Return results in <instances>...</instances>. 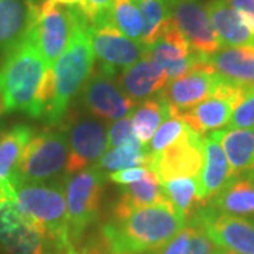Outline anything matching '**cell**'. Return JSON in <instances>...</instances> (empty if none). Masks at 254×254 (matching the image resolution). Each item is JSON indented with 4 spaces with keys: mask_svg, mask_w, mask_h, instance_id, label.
Instances as JSON below:
<instances>
[{
    "mask_svg": "<svg viewBox=\"0 0 254 254\" xmlns=\"http://www.w3.org/2000/svg\"><path fill=\"white\" fill-rule=\"evenodd\" d=\"M93 64L95 55L89 37V23L86 21L78 27L65 53L51 66V100L43 116L47 125L57 126L63 122L69 102L93 72Z\"/></svg>",
    "mask_w": 254,
    "mask_h": 254,
    "instance_id": "cell-3",
    "label": "cell"
},
{
    "mask_svg": "<svg viewBox=\"0 0 254 254\" xmlns=\"http://www.w3.org/2000/svg\"><path fill=\"white\" fill-rule=\"evenodd\" d=\"M106 180L108 174L91 167L71 174L64 181L69 239L78 252H82L81 242L85 232L99 216Z\"/></svg>",
    "mask_w": 254,
    "mask_h": 254,
    "instance_id": "cell-5",
    "label": "cell"
},
{
    "mask_svg": "<svg viewBox=\"0 0 254 254\" xmlns=\"http://www.w3.org/2000/svg\"><path fill=\"white\" fill-rule=\"evenodd\" d=\"M89 37L93 55L100 63L99 69L113 76L147 55V48L122 34L110 23L109 17L89 24Z\"/></svg>",
    "mask_w": 254,
    "mask_h": 254,
    "instance_id": "cell-8",
    "label": "cell"
},
{
    "mask_svg": "<svg viewBox=\"0 0 254 254\" xmlns=\"http://www.w3.org/2000/svg\"><path fill=\"white\" fill-rule=\"evenodd\" d=\"M27 1H30V3H33V4H36V6H41L44 0H27Z\"/></svg>",
    "mask_w": 254,
    "mask_h": 254,
    "instance_id": "cell-43",
    "label": "cell"
},
{
    "mask_svg": "<svg viewBox=\"0 0 254 254\" xmlns=\"http://www.w3.org/2000/svg\"><path fill=\"white\" fill-rule=\"evenodd\" d=\"M116 81L120 89L137 103L158 95L167 86L168 76L153 58L145 55L118 75Z\"/></svg>",
    "mask_w": 254,
    "mask_h": 254,
    "instance_id": "cell-20",
    "label": "cell"
},
{
    "mask_svg": "<svg viewBox=\"0 0 254 254\" xmlns=\"http://www.w3.org/2000/svg\"><path fill=\"white\" fill-rule=\"evenodd\" d=\"M212 254H239V253H235V252H230V250H225V249L216 247V249L213 250V253Z\"/></svg>",
    "mask_w": 254,
    "mask_h": 254,
    "instance_id": "cell-41",
    "label": "cell"
},
{
    "mask_svg": "<svg viewBox=\"0 0 254 254\" xmlns=\"http://www.w3.org/2000/svg\"><path fill=\"white\" fill-rule=\"evenodd\" d=\"M229 127L233 128H249L254 127V89L245 92L240 103L232 115Z\"/></svg>",
    "mask_w": 254,
    "mask_h": 254,
    "instance_id": "cell-33",
    "label": "cell"
},
{
    "mask_svg": "<svg viewBox=\"0 0 254 254\" xmlns=\"http://www.w3.org/2000/svg\"><path fill=\"white\" fill-rule=\"evenodd\" d=\"M247 89L235 86L225 79L213 96L202 100L190 109L175 113L198 134H209L222 127L229 126L232 115Z\"/></svg>",
    "mask_w": 254,
    "mask_h": 254,
    "instance_id": "cell-14",
    "label": "cell"
},
{
    "mask_svg": "<svg viewBox=\"0 0 254 254\" xmlns=\"http://www.w3.org/2000/svg\"><path fill=\"white\" fill-rule=\"evenodd\" d=\"M148 171V167L143 165V167H133V168H126V170H120V171H115L108 175L110 181L119 184V185H130L133 182L140 181L145 174Z\"/></svg>",
    "mask_w": 254,
    "mask_h": 254,
    "instance_id": "cell-37",
    "label": "cell"
},
{
    "mask_svg": "<svg viewBox=\"0 0 254 254\" xmlns=\"http://www.w3.org/2000/svg\"><path fill=\"white\" fill-rule=\"evenodd\" d=\"M233 178L236 177L230 168L223 148L209 133L208 137H203V164L198 175L199 195L203 205L218 195Z\"/></svg>",
    "mask_w": 254,
    "mask_h": 254,
    "instance_id": "cell-21",
    "label": "cell"
},
{
    "mask_svg": "<svg viewBox=\"0 0 254 254\" xmlns=\"http://www.w3.org/2000/svg\"><path fill=\"white\" fill-rule=\"evenodd\" d=\"M120 190V198L113 208L112 216H123L134 209L170 205L161 182L158 181L157 175L150 168L140 181L125 185V188Z\"/></svg>",
    "mask_w": 254,
    "mask_h": 254,
    "instance_id": "cell-25",
    "label": "cell"
},
{
    "mask_svg": "<svg viewBox=\"0 0 254 254\" xmlns=\"http://www.w3.org/2000/svg\"><path fill=\"white\" fill-rule=\"evenodd\" d=\"M203 164V137L190 128L171 147L150 155L147 167L165 182L182 177H198Z\"/></svg>",
    "mask_w": 254,
    "mask_h": 254,
    "instance_id": "cell-12",
    "label": "cell"
},
{
    "mask_svg": "<svg viewBox=\"0 0 254 254\" xmlns=\"http://www.w3.org/2000/svg\"><path fill=\"white\" fill-rule=\"evenodd\" d=\"M0 98L3 110L24 112L43 118L51 100V68H48L28 37L0 66Z\"/></svg>",
    "mask_w": 254,
    "mask_h": 254,
    "instance_id": "cell-1",
    "label": "cell"
},
{
    "mask_svg": "<svg viewBox=\"0 0 254 254\" xmlns=\"http://www.w3.org/2000/svg\"><path fill=\"white\" fill-rule=\"evenodd\" d=\"M134 1H141V0H134Z\"/></svg>",
    "mask_w": 254,
    "mask_h": 254,
    "instance_id": "cell-45",
    "label": "cell"
},
{
    "mask_svg": "<svg viewBox=\"0 0 254 254\" xmlns=\"http://www.w3.org/2000/svg\"><path fill=\"white\" fill-rule=\"evenodd\" d=\"M193 225V233H192V239H190V254H212L213 250L216 249V246L210 242L203 230L199 226H196L193 222H190Z\"/></svg>",
    "mask_w": 254,
    "mask_h": 254,
    "instance_id": "cell-38",
    "label": "cell"
},
{
    "mask_svg": "<svg viewBox=\"0 0 254 254\" xmlns=\"http://www.w3.org/2000/svg\"><path fill=\"white\" fill-rule=\"evenodd\" d=\"M206 11L220 46L232 48L254 47V33L252 28L226 0H209Z\"/></svg>",
    "mask_w": 254,
    "mask_h": 254,
    "instance_id": "cell-23",
    "label": "cell"
},
{
    "mask_svg": "<svg viewBox=\"0 0 254 254\" xmlns=\"http://www.w3.org/2000/svg\"><path fill=\"white\" fill-rule=\"evenodd\" d=\"M0 112H1V110H0Z\"/></svg>",
    "mask_w": 254,
    "mask_h": 254,
    "instance_id": "cell-46",
    "label": "cell"
},
{
    "mask_svg": "<svg viewBox=\"0 0 254 254\" xmlns=\"http://www.w3.org/2000/svg\"><path fill=\"white\" fill-rule=\"evenodd\" d=\"M147 55L165 71L168 82L190 72L196 64L203 61L175 27L173 18L165 24L154 43L147 47Z\"/></svg>",
    "mask_w": 254,
    "mask_h": 254,
    "instance_id": "cell-17",
    "label": "cell"
},
{
    "mask_svg": "<svg viewBox=\"0 0 254 254\" xmlns=\"http://www.w3.org/2000/svg\"><path fill=\"white\" fill-rule=\"evenodd\" d=\"M205 63L229 83L247 91L254 89V47H222Z\"/></svg>",
    "mask_w": 254,
    "mask_h": 254,
    "instance_id": "cell-22",
    "label": "cell"
},
{
    "mask_svg": "<svg viewBox=\"0 0 254 254\" xmlns=\"http://www.w3.org/2000/svg\"><path fill=\"white\" fill-rule=\"evenodd\" d=\"M222 81L220 75L203 60L190 72L168 82L157 96L170 106L171 115H175L213 96Z\"/></svg>",
    "mask_w": 254,
    "mask_h": 254,
    "instance_id": "cell-11",
    "label": "cell"
},
{
    "mask_svg": "<svg viewBox=\"0 0 254 254\" xmlns=\"http://www.w3.org/2000/svg\"><path fill=\"white\" fill-rule=\"evenodd\" d=\"M40 6L27 0H0V51L9 54L30 34Z\"/></svg>",
    "mask_w": 254,
    "mask_h": 254,
    "instance_id": "cell-19",
    "label": "cell"
},
{
    "mask_svg": "<svg viewBox=\"0 0 254 254\" xmlns=\"http://www.w3.org/2000/svg\"><path fill=\"white\" fill-rule=\"evenodd\" d=\"M161 185L174 212L187 222L198 212V209L205 206L200 199L198 177L174 178Z\"/></svg>",
    "mask_w": 254,
    "mask_h": 254,
    "instance_id": "cell-27",
    "label": "cell"
},
{
    "mask_svg": "<svg viewBox=\"0 0 254 254\" xmlns=\"http://www.w3.org/2000/svg\"><path fill=\"white\" fill-rule=\"evenodd\" d=\"M54 3H58V4H64V6H81L83 0H53Z\"/></svg>",
    "mask_w": 254,
    "mask_h": 254,
    "instance_id": "cell-40",
    "label": "cell"
},
{
    "mask_svg": "<svg viewBox=\"0 0 254 254\" xmlns=\"http://www.w3.org/2000/svg\"><path fill=\"white\" fill-rule=\"evenodd\" d=\"M206 205L227 215L254 218V177L240 175L233 178Z\"/></svg>",
    "mask_w": 254,
    "mask_h": 254,
    "instance_id": "cell-26",
    "label": "cell"
},
{
    "mask_svg": "<svg viewBox=\"0 0 254 254\" xmlns=\"http://www.w3.org/2000/svg\"><path fill=\"white\" fill-rule=\"evenodd\" d=\"M219 141L235 177H254V127L216 130L210 133Z\"/></svg>",
    "mask_w": 254,
    "mask_h": 254,
    "instance_id": "cell-24",
    "label": "cell"
},
{
    "mask_svg": "<svg viewBox=\"0 0 254 254\" xmlns=\"http://www.w3.org/2000/svg\"><path fill=\"white\" fill-rule=\"evenodd\" d=\"M33 137V128L16 126L0 138V202L14 199L20 180V161L26 145Z\"/></svg>",
    "mask_w": 254,
    "mask_h": 254,
    "instance_id": "cell-18",
    "label": "cell"
},
{
    "mask_svg": "<svg viewBox=\"0 0 254 254\" xmlns=\"http://www.w3.org/2000/svg\"><path fill=\"white\" fill-rule=\"evenodd\" d=\"M109 21L122 34L141 43L143 18L134 0H115L109 13Z\"/></svg>",
    "mask_w": 254,
    "mask_h": 254,
    "instance_id": "cell-31",
    "label": "cell"
},
{
    "mask_svg": "<svg viewBox=\"0 0 254 254\" xmlns=\"http://www.w3.org/2000/svg\"><path fill=\"white\" fill-rule=\"evenodd\" d=\"M190 130V127L180 116L171 115L157 128L154 136L151 137L150 144L147 145L150 155H155L171 147L181 137H184Z\"/></svg>",
    "mask_w": 254,
    "mask_h": 254,
    "instance_id": "cell-32",
    "label": "cell"
},
{
    "mask_svg": "<svg viewBox=\"0 0 254 254\" xmlns=\"http://www.w3.org/2000/svg\"><path fill=\"white\" fill-rule=\"evenodd\" d=\"M143 18L141 44L150 47L171 20V0H141L137 1Z\"/></svg>",
    "mask_w": 254,
    "mask_h": 254,
    "instance_id": "cell-30",
    "label": "cell"
},
{
    "mask_svg": "<svg viewBox=\"0 0 254 254\" xmlns=\"http://www.w3.org/2000/svg\"><path fill=\"white\" fill-rule=\"evenodd\" d=\"M14 205L51 240L57 254H81L69 239L68 212L63 184L21 182L14 193Z\"/></svg>",
    "mask_w": 254,
    "mask_h": 254,
    "instance_id": "cell-4",
    "label": "cell"
},
{
    "mask_svg": "<svg viewBox=\"0 0 254 254\" xmlns=\"http://www.w3.org/2000/svg\"><path fill=\"white\" fill-rule=\"evenodd\" d=\"M170 116H171L170 106L158 96L143 100L131 116L133 131L137 140L145 145V143H148L151 137L154 136L157 128Z\"/></svg>",
    "mask_w": 254,
    "mask_h": 254,
    "instance_id": "cell-28",
    "label": "cell"
},
{
    "mask_svg": "<svg viewBox=\"0 0 254 254\" xmlns=\"http://www.w3.org/2000/svg\"><path fill=\"white\" fill-rule=\"evenodd\" d=\"M171 18L190 48L203 60L222 48L200 0H171Z\"/></svg>",
    "mask_w": 254,
    "mask_h": 254,
    "instance_id": "cell-15",
    "label": "cell"
},
{
    "mask_svg": "<svg viewBox=\"0 0 254 254\" xmlns=\"http://www.w3.org/2000/svg\"><path fill=\"white\" fill-rule=\"evenodd\" d=\"M69 155L65 131L46 130L31 137L20 161V180L26 184H41L66 167Z\"/></svg>",
    "mask_w": 254,
    "mask_h": 254,
    "instance_id": "cell-7",
    "label": "cell"
},
{
    "mask_svg": "<svg viewBox=\"0 0 254 254\" xmlns=\"http://www.w3.org/2000/svg\"><path fill=\"white\" fill-rule=\"evenodd\" d=\"M82 89L83 106L103 122H116L127 118L137 105L120 89L115 76L102 69L93 71Z\"/></svg>",
    "mask_w": 254,
    "mask_h": 254,
    "instance_id": "cell-13",
    "label": "cell"
},
{
    "mask_svg": "<svg viewBox=\"0 0 254 254\" xmlns=\"http://www.w3.org/2000/svg\"><path fill=\"white\" fill-rule=\"evenodd\" d=\"M148 158L150 153L147 145L141 144L140 141H134L116 148H108V151L103 153L99 161L93 167L99 168L105 174L115 173L126 168L147 165Z\"/></svg>",
    "mask_w": 254,
    "mask_h": 254,
    "instance_id": "cell-29",
    "label": "cell"
},
{
    "mask_svg": "<svg viewBox=\"0 0 254 254\" xmlns=\"http://www.w3.org/2000/svg\"><path fill=\"white\" fill-rule=\"evenodd\" d=\"M199 226L216 247L239 254H254V220L222 213L205 205L188 220Z\"/></svg>",
    "mask_w": 254,
    "mask_h": 254,
    "instance_id": "cell-9",
    "label": "cell"
},
{
    "mask_svg": "<svg viewBox=\"0 0 254 254\" xmlns=\"http://www.w3.org/2000/svg\"><path fill=\"white\" fill-rule=\"evenodd\" d=\"M187 223L170 205H157L112 216L100 227V237L109 254H153Z\"/></svg>",
    "mask_w": 254,
    "mask_h": 254,
    "instance_id": "cell-2",
    "label": "cell"
},
{
    "mask_svg": "<svg viewBox=\"0 0 254 254\" xmlns=\"http://www.w3.org/2000/svg\"><path fill=\"white\" fill-rule=\"evenodd\" d=\"M69 155L66 161V173L75 174L93 167L109 148L108 130L98 120L89 118L75 119L68 131Z\"/></svg>",
    "mask_w": 254,
    "mask_h": 254,
    "instance_id": "cell-16",
    "label": "cell"
},
{
    "mask_svg": "<svg viewBox=\"0 0 254 254\" xmlns=\"http://www.w3.org/2000/svg\"><path fill=\"white\" fill-rule=\"evenodd\" d=\"M192 233H193V225L188 222L187 226L182 227L168 243H165L161 249H158L153 254H190Z\"/></svg>",
    "mask_w": 254,
    "mask_h": 254,
    "instance_id": "cell-35",
    "label": "cell"
},
{
    "mask_svg": "<svg viewBox=\"0 0 254 254\" xmlns=\"http://www.w3.org/2000/svg\"><path fill=\"white\" fill-rule=\"evenodd\" d=\"M0 110H3V103H1V98H0Z\"/></svg>",
    "mask_w": 254,
    "mask_h": 254,
    "instance_id": "cell-44",
    "label": "cell"
},
{
    "mask_svg": "<svg viewBox=\"0 0 254 254\" xmlns=\"http://www.w3.org/2000/svg\"><path fill=\"white\" fill-rule=\"evenodd\" d=\"M0 246L9 254H57L44 230L26 218L13 200L0 202Z\"/></svg>",
    "mask_w": 254,
    "mask_h": 254,
    "instance_id": "cell-10",
    "label": "cell"
},
{
    "mask_svg": "<svg viewBox=\"0 0 254 254\" xmlns=\"http://www.w3.org/2000/svg\"><path fill=\"white\" fill-rule=\"evenodd\" d=\"M81 254H105V253H100V252H96V250H82Z\"/></svg>",
    "mask_w": 254,
    "mask_h": 254,
    "instance_id": "cell-42",
    "label": "cell"
},
{
    "mask_svg": "<svg viewBox=\"0 0 254 254\" xmlns=\"http://www.w3.org/2000/svg\"><path fill=\"white\" fill-rule=\"evenodd\" d=\"M138 141L136 134L133 131V123H131V116L116 120L108 131V143L109 148H116L122 145L128 144Z\"/></svg>",
    "mask_w": 254,
    "mask_h": 254,
    "instance_id": "cell-34",
    "label": "cell"
},
{
    "mask_svg": "<svg viewBox=\"0 0 254 254\" xmlns=\"http://www.w3.org/2000/svg\"><path fill=\"white\" fill-rule=\"evenodd\" d=\"M86 21L88 20L79 7H61L53 0L43 1L30 37L48 68H51L65 53L75 31Z\"/></svg>",
    "mask_w": 254,
    "mask_h": 254,
    "instance_id": "cell-6",
    "label": "cell"
},
{
    "mask_svg": "<svg viewBox=\"0 0 254 254\" xmlns=\"http://www.w3.org/2000/svg\"><path fill=\"white\" fill-rule=\"evenodd\" d=\"M254 33V0H226Z\"/></svg>",
    "mask_w": 254,
    "mask_h": 254,
    "instance_id": "cell-39",
    "label": "cell"
},
{
    "mask_svg": "<svg viewBox=\"0 0 254 254\" xmlns=\"http://www.w3.org/2000/svg\"><path fill=\"white\" fill-rule=\"evenodd\" d=\"M115 0H83L79 9L86 17L89 24L106 20L109 17L110 10Z\"/></svg>",
    "mask_w": 254,
    "mask_h": 254,
    "instance_id": "cell-36",
    "label": "cell"
}]
</instances>
